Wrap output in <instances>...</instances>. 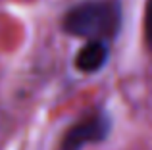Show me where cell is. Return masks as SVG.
Wrapping results in <instances>:
<instances>
[{
  "label": "cell",
  "instance_id": "277c9868",
  "mask_svg": "<svg viewBox=\"0 0 152 150\" xmlns=\"http://www.w3.org/2000/svg\"><path fill=\"white\" fill-rule=\"evenodd\" d=\"M145 37L146 44L152 48V0L146 2V14H145Z\"/></svg>",
  "mask_w": 152,
  "mask_h": 150
},
{
  "label": "cell",
  "instance_id": "3957f363",
  "mask_svg": "<svg viewBox=\"0 0 152 150\" xmlns=\"http://www.w3.org/2000/svg\"><path fill=\"white\" fill-rule=\"evenodd\" d=\"M108 60V46L104 44V41H91L77 52L75 58V66L81 71H96L100 69Z\"/></svg>",
  "mask_w": 152,
  "mask_h": 150
},
{
  "label": "cell",
  "instance_id": "6da1fadb",
  "mask_svg": "<svg viewBox=\"0 0 152 150\" xmlns=\"http://www.w3.org/2000/svg\"><path fill=\"white\" fill-rule=\"evenodd\" d=\"M121 27V6L118 0H89L71 8L64 17V29L69 35L91 41H106Z\"/></svg>",
  "mask_w": 152,
  "mask_h": 150
},
{
  "label": "cell",
  "instance_id": "7a4b0ae2",
  "mask_svg": "<svg viewBox=\"0 0 152 150\" xmlns=\"http://www.w3.org/2000/svg\"><path fill=\"white\" fill-rule=\"evenodd\" d=\"M110 117L106 114L91 116L73 125L62 141V150H83L87 143H100L110 135Z\"/></svg>",
  "mask_w": 152,
  "mask_h": 150
}]
</instances>
